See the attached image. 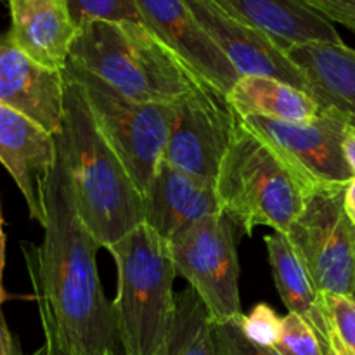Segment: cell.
I'll return each mask as SVG.
<instances>
[{
    "label": "cell",
    "instance_id": "obj_20",
    "mask_svg": "<svg viewBox=\"0 0 355 355\" xmlns=\"http://www.w3.org/2000/svg\"><path fill=\"white\" fill-rule=\"evenodd\" d=\"M269 253L274 284L288 312L304 319L326 345V324L321 307V291L315 288L311 274L291 248L286 236L274 232L263 238ZM329 352V350H328Z\"/></svg>",
    "mask_w": 355,
    "mask_h": 355
},
{
    "label": "cell",
    "instance_id": "obj_9",
    "mask_svg": "<svg viewBox=\"0 0 355 355\" xmlns=\"http://www.w3.org/2000/svg\"><path fill=\"white\" fill-rule=\"evenodd\" d=\"M232 225L225 215H211L170 241L177 274L200 295L217 322L243 315Z\"/></svg>",
    "mask_w": 355,
    "mask_h": 355
},
{
    "label": "cell",
    "instance_id": "obj_28",
    "mask_svg": "<svg viewBox=\"0 0 355 355\" xmlns=\"http://www.w3.org/2000/svg\"><path fill=\"white\" fill-rule=\"evenodd\" d=\"M0 355H24L17 340L9 331L2 312H0Z\"/></svg>",
    "mask_w": 355,
    "mask_h": 355
},
{
    "label": "cell",
    "instance_id": "obj_18",
    "mask_svg": "<svg viewBox=\"0 0 355 355\" xmlns=\"http://www.w3.org/2000/svg\"><path fill=\"white\" fill-rule=\"evenodd\" d=\"M239 19L269 35L281 49L307 42L342 44L335 24L304 0H215Z\"/></svg>",
    "mask_w": 355,
    "mask_h": 355
},
{
    "label": "cell",
    "instance_id": "obj_19",
    "mask_svg": "<svg viewBox=\"0 0 355 355\" xmlns=\"http://www.w3.org/2000/svg\"><path fill=\"white\" fill-rule=\"evenodd\" d=\"M227 99L241 116H262L291 123L311 121L322 111L307 92L266 76H241L227 94Z\"/></svg>",
    "mask_w": 355,
    "mask_h": 355
},
{
    "label": "cell",
    "instance_id": "obj_2",
    "mask_svg": "<svg viewBox=\"0 0 355 355\" xmlns=\"http://www.w3.org/2000/svg\"><path fill=\"white\" fill-rule=\"evenodd\" d=\"M62 76L64 118L55 139L71 175L80 217L101 248H107L144 222V196L97 127L80 83L66 71Z\"/></svg>",
    "mask_w": 355,
    "mask_h": 355
},
{
    "label": "cell",
    "instance_id": "obj_25",
    "mask_svg": "<svg viewBox=\"0 0 355 355\" xmlns=\"http://www.w3.org/2000/svg\"><path fill=\"white\" fill-rule=\"evenodd\" d=\"M241 331L250 342L274 349L281 331V318L267 304H259L248 315L239 318Z\"/></svg>",
    "mask_w": 355,
    "mask_h": 355
},
{
    "label": "cell",
    "instance_id": "obj_27",
    "mask_svg": "<svg viewBox=\"0 0 355 355\" xmlns=\"http://www.w3.org/2000/svg\"><path fill=\"white\" fill-rule=\"evenodd\" d=\"M304 2L333 24H343L355 33V0H304Z\"/></svg>",
    "mask_w": 355,
    "mask_h": 355
},
{
    "label": "cell",
    "instance_id": "obj_10",
    "mask_svg": "<svg viewBox=\"0 0 355 355\" xmlns=\"http://www.w3.org/2000/svg\"><path fill=\"white\" fill-rule=\"evenodd\" d=\"M238 113L227 94L207 80L177 101V114L163 151L175 168L215 182L222 158L234 137Z\"/></svg>",
    "mask_w": 355,
    "mask_h": 355
},
{
    "label": "cell",
    "instance_id": "obj_30",
    "mask_svg": "<svg viewBox=\"0 0 355 355\" xmlns=\"http://www.w3.org/2000/svg\"><path fill=\"white\" fill-rule=\"evenodd\" d=\"M3 266H6V234H3L2 214H0V304H3V300H6V291H3V284H2Z\"/></svg>",
    "mask_w": 355,
    "mask_h": 355
},
{
    "label": "cell",
    "instance_id": "obj_33",
    "mask_svg": "<svg viewBox=\"0 0 355 355\" xmlns=\"http://www.w3.org/2000/svg\"><path fill=\"white\" fill-rule=\"evenodd\" d=\"M354 298H355V293H354Z\"/></svg>",
    "mask_w": 355,
    "mask_h": 355
},
{
    "label": "cell",
    "instance_id": "obj_23",
    "mask_svg": "<svg viewBox=\"0 0 355 355\" xmlns=\"http://www.w3.org/2000/svg\"><path fill=\"white\" fill-rule=\"evenodd\" d=\"M68 6L78 28L92 21L135 23L146 26L135 0H68Z\"/></svg>",
    "mask_w": 355,
    "mask_h": 355
},
{
    "label": "cell",
    "instance_id": "obj_21",
    "mask_svg": "<svg viewBox=\"0 0 355 355\" xmlns=\"http://www.w3.org/2000/svg\"><path fill=\"white\" fill-rule=\"evenodd\" d=\"M166 355H220L215 321L191 286L177 295L175 322Z\"/></svg>",
    "mask_w": 355,
    "mask_h": 355
},
{
    "label": "cell",
    "instance_id": "obj_6",
    "mask_svg": "<svg viewBox=\"0 0 355 355\" xmlns=\"http://www.w3.org/2000/svg\"><path fill=\"white\" fill-rule=\"evenodd\" d=\"M82 87L97 127L144 196L168 142L177 103H137L68 61L64 68Z\"/></svg>",
    "mask_w": 355,
    "mask_h": 355
},
{
    "label": "cell",
    "instance_id": "obj_13",
    "mask_svg": "<svg viewBox=\"0 0 355 355\" xmlns=\"http://www.w3.org/2000/svg\"><path fill=\"white\" fill-rule=\"evenodd\" d=\"M58 156L55 135L0 103V163L16 182L33 220L44 224V184Z\"/></svg>",
    "mask_w": 355,
    "mask_h": 355
},
{
    "label": "cell",
    "instance_id": "obj_8",
    "mask_svg": "<svg viewBox=\"0 0 355 355\" xmlns=\"http://www.w3.org/2000/svg\"><path fill=\"white\" fill-rule=\"evenodd\" d=\"M239 121L262 139L300 180L305 193L322 186H347L354 173L343 153L345 128L350 121L336 110H322L304 123L241 116Z\"/></svg>",
    "mask_w": 355,
    "mask_h": 355
},
{
    "label": "cell",
    "instance_id": "obj_32",
    "mask_svg": "<svg viewBox=\"0 0 355 355\" xmlns=\"http://www.w3.org/2000/svg\"><path fill=\"white\" fill-rule=\"evenodd\" d=\"M33 355H44V354H42V352H38V350H37V352H35ZM111 355H114V354H111Z\"/></svg>",
    "mask_w": 355,
    "mask_h": 355
},
{
    "label": "cell",
    "instance_id": "obj_5",
    "mask_svg": "<svg viewBox=\"0 0 355 355\" xmlns=\"http://www.w3.org/2000/svg\"><path fill=\"white\" fill-rule=\"evenodd\" d=\"M222 215L245 234L266 225L286 234L300 214L305 189L283 159L239 121L215 179Z\"/></svg>",
    "mask_w": 355,
    "mask_h": 355
},
{
    "label": "cell",
    "instance_id": "obj_11",
    "mask_svg": "<svg viewBox=\"0 0 355 355\" xmlns=\"http://www.w3.org/2000/svg\"><path fill=\"white\" fill-rule=\"evenodd\" d=\"M186 3L239 75L279 80L312 97L309 80L269 35L236 17L215 0H186Z\"/></svg>",
    "mask_w": 355,
    "mask_h": 355
},
{
    "label": "cell",
    "instance_id": "obj_15",
    "mask_svg": "<svg viewBox=\"0 0 355 355\" xmlns=\"http://www.w3.org/2000/svg\"><path fill=\"white\" fill-rule=\"evenodd\" d=\"M222 214L215 182L189 175L162 159L144 193V222L173 241L194 224Z\"/></svg>",
    "mask_w": 355,
    "mask_h": 355
},
{
    "label": "cell",
    "instance_id": "obj_29",
    "mask_svg": "<svg viewBox=\"0 0 355 355\" xmlns=\"http://www.w3.org/2000/svg\"><path fill=\"white\" fill-rule=\"evenodd\" d=\"M343 153H345L347 163L355 177V127L349 125L345 128V139H343Z\"/></svg>",
    "mask_w": 355,
    "mask_h": 355
},
{
    "label": "cell",
    "instance_id": "obj_4",
    "mask_svg": "<svg viewBox=\"0 0 355 355\" xmlns=\"http://www.w3.org/2000/svg\"><path fill=\"white\" fill-rule=\"evenodd\" d=\"M106 250L116 266L113 312L121 355H166L177 311L170 243L142 222Z\"/></svg>",
    "mask_w": 355,
    "mask_h": 355
},
{
    "label": "cell",
    "instance_id": "obj_17",
    "mask_svg": "<svg viewBox=\"0 0 355 355\" xmlns=\"http://www.w3.org/2000/svg\"><path fill=\"white\" fill-rule=\"evenodd\" d=\"M309 80L322 110H336L355 127V49L333 42H307L284 49Z\"/></svg>",
    "mask_w": 355,
    "mask_h": 355
},
{
    "label": "cell",
    "instance_id": "obj_1",
    "mask_svg": "<svg viewBox=\"0 0 355 355\" xmlns=\"http://www.w3.org/2000/svg\"><path fill=\"white\" fill-rule=\"evenodd\" d=\"M42 203L44 239L40 245L21 243L45 336L38 352L121 355L113 302L107 300L97 270L101 245L80 217L59 144Z\"/></svg>",
    "mask_w": 355,
    "mask_h": 355
},
{
    "label": "cell",
    "instance_id": "obj_3",
    "mask_svg": "<svg viewBox=\"0 0 355 355\" xmlns=\"http://www.w3.org/2000/svg\"><path fill=\"white\" fill-rule=\"evenodd\" d=\"M69 62L137 103H177L203 80L148 26L135 23L83 24Z\"/></svg>",
    "mask_w": 355,
    "mask_h": 355
},
{
    "label": "cell",
    "instance_id": "obj_12",
    "mask_svg": "<svg viewBox=\"0 0 355 355\" xmlns=\"http://www.w3.org/2000/svg\"><path fill=\"white\" fill-rule=\"evenodd\" d=\"M144 23L193 71L224 94L241 78L224 52L198 24L186 0H135Z\"/></svg>",
    "mask_w": 355,
    "mask_h": 355
},
{
    "label": "cell",
    "instance_id": "obj_31",
    "mask_svg": "<svg viewBox=\"0 0 355 355\" xmlns=\"http://www.w3.org/2000/svg\"><path fill=\"white\" fill-rule=\"evenodd\" d=\"M345 210L349 214L350 220L355 224V177L347 184L345 189Z\"/></svg>",
    "mask_w": 355,
    "mask_h": 355
},
{
    "label": "cell",
    "instance_id": "obj_26",
    "mask_svg": "<svg viewBox=\"0 0 355 355\" xmlns=\"http://www.w3.org/2000/svg\"><path fill=\"white\" fill-rule=\"evenodd\" d=\"M239 318L224 322L215 321V335H217V345L220 355H281L269 347L250 342L243 335Z\"/></svg>",
    "mask_w": 355,
    "mask_h": 355
},
{
    "label": "cell",
    "instance_id": "obj_14",
    "mask_svg": "<svg viewBox=\"0 0 355 355\" xmlns=\"http://www.w3.org/2000/svg\"><path fill=\"white\" fill-rule=\"evenodd\" d=\"M0 103L58 135L64 118V76L45 68L0 35Z\"/></svg>",
    "mask_w": 355,
    "mask_h": 355
},
{
    "label": "cell",
    "instance_id": "obj_24",
    "mask_svg": "<svg viewBox=\"0 0 355 355\" xmlns=\"http://www.w3.org/2000/svg\"><path fill=\"white\" fill-rule=\"evenodd\" d=\"M274 350L281 355H329L318 333L297 314L281 318V331Z\"/></svg>",
    "mask_w": 355,
    "mask_h": 355
},
{
    "label": "cell",
    "instance_id": "obj_7",
    "mask_svg": "<svg viewBox=\"0 0 355 355\" xmlns=\"http://www.w3.org/2000/svg\"><path fill=\"white\" fill-rule=\"evenodd\" d=\"M345 189L322 186L307 191L284 236L321 293L354 297L355 224L345 210Z\"/></svg>",
    "mask_w": 355,
    "mask_h": 355
},
{
    "label": "cell",
    "instance_id": "obj_22",
    "mask_svg": "<svg viewBox=\"0 0 355 355\" xmlns=\"http://www.w3.org/2000/svg\"><path fill=\"white\" fill-rule=\"evenodd\" d=\"M329 355H355V298L321 293Z\"/></svg>",
    "mask_w": 355,
    "mask_h": 355
},
{
    "label": "cell",
    "instance_id": "obj_16",
    "mask_svg": "<svg viewBox=\"0 0 355 355\" xmlns=\"http://www.w3.org/2000/svg\"><path fill=\"white\" fill-rule=\"evenodd\" d=\"M10 10L9 40L45 68L64 71L78 24L68 0H7Z\"/></svg>",
    "mask_w": 355,
    "mask_h": 355
}]
</instances>
